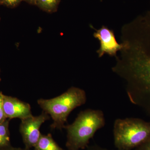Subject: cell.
I'll use <instances>...</instances> for the list:
<instances>
[{
	"instance_id": "1",
	"label": "cell",
	"mask_w": 150,
	"mask_h": 150,
	"mask_svg": "<svg viewBox=\"0 0 150 150\" xmlns=\"http://www.w3.org/2000/svg\"><path fill=\"white\" fill-rule=\"evenodd\" d=\"M105 124L102 110L87 109L81 111L72 123L65 126L67 132L66 146L68 150L86 149L90 140Z\"/></svg>"
},
{
	"instance_id": "2",
	"label": "cell",
	"mask_w": 150,
	"mask_h": 150,
	"mask_svg": "<svg viewBox=\"0 0 150 150\" xmlns=\"http://www.w3.org/2000/svg\"><path fill=\"white\" fill-rule=\"evenodd\" d=\"M86 92L79 88L71 87L61 95L49 99L40 98L37 103L52 118V129H64L69 115L74 109L85 104Z\"/></svg>"
},
{
	"instance_id": "3",
	"label": "cell",
	"mask_w": 150,
	"mask_h": 150,
	"mask_svg": "<svg viewBox=\"0 0 150 150\" xmlns=\"http://www.w3.org/2000/svg\"><path fill=\"white\" fill-rule=\"evenodd\" d=\"M113 135L116 149H135L150 137V121L139 118H118L113 124Z\"/></svg>"
},
{
	"instance_id": "4",
	"label": "cell",
	"mask_w": 150,
	"mask_h": 150,
	"mask_svg": "<svg viewBox=\"0 0 150 150\" xmlns=\"http://www.w3.org/2000/svg\"><path fill=\"white\" fill-rule=\"evenodd\" d=\"M50 115L43 111L40 115H33L21 120L19 131L25 148H34L40 139V126L45 121L50 119Z\"/></svg>"
},
{
	"instance_id": "5",
	"label": "cell",
	"mask_w": 150,
	"mask_h": 150,
	"mask_svg": "<svg viewBox=\"0 0 150 150\" xmlns=\"http://www.w3.org/2000/svg\"><path fill=\"white\" fill-rule=\"evenodd\" d=\"M93 28L95 30L93 35L94 37L98 39L100 44V47L96 51L99 58H101L105 54L116 58L117 52L123 50L126 46L124 43L119 44L118 43L114 30L107 26L103 25L98 29L93 27Z\"/></svg>"
},
{
	"instance_id": "6",
	"label": "cell",
	"mask_w": 150,
	"mask_h": 150,
	"mask_svg": "<svg viewBox=\"0 0 150 150\" xmlns=\"http://www.w3.org/2000/svg\"><path fill=\"white\" fill-rule=\"evenodd\" d=\"M3 106L7 118L21 120L32 115L30 105L16 98L3 94Z\"/></svg>"
},
{
	"instance_id": "7",
	"label": "cell",
	"mask_w": 150,
	"mask_h": 150,
	"mask_svg": "<svg viewBox=\"0 0 150 150\" xmlns=\"http://www.w3.org/2000/svg\"><path fill=\"white\" fill-rule=\"evenodd\" d=\"M34 150H65L55 142L51 134H41L40 139L34 147Z\"/></svg>"
},
{
	"instance_id": "8",
	"label": "cell",
	"mask_w": 150,
	"mask_h": 150,
	"mask_svg": "<svg viewBox=\"0 0 150 150\" xmlns=\"http://www.w3.org/2000/svg\"><path fill=\"white\" fill-rule=\"evenodd\" d=\"M10 119L0 124V149L11 146L10 135L9 130Z\"/></svg>"
},
{
	"instance_id": "9",
	"label": "cell",
	"mask_w": 150,
	"mask_h": 150,
	"mask_svg": "<svg viewBox=\"0 0 150 150\" xmlns=\"http://www.w3.org/2000/svg\"><path fill=\"white\" fill-rule=\"evenodd\" d=\"M61 0H38L36 6L40 9L49 13L58 10Z\"/></svg>"
},
{
	"instance_id": "10",
	"label": "cell",
	"mask_w": 150,
	"mask_h": 150,
	"mask_svg": "<svg viewBox=\"0 0 150 150\" xmlns=\"http://www.w3.org/2000/svg\"><path fill=\"white\" fill-rule=\"evenodd\" d=\"M24 0H1V5H4L9 8L16 7Z\"/></svg>"
},
{
	"instance_id": "11",
	"label": "cell",
	"mask_w": 150,
	"mask_h": 150,
	"mask_svg": "<svg viewBox=\"0 0 150 150\" xmlns=\"http://www.w3.org/2000/svg\"><path fill=\"white\" fill-rule=\"evenodd\" d=\"M7 119L3 106V93L0 92V124L4 122Z\"/></svg>"
},
{
	"instance_id": "12",
	"label": "cell",
	"mask_w": 150,
	"mask_h": 150,
	"mask_svg": "<svg viewBox=\"0 0 150 150\" xmlns=\"http://www.w3.org/2000/svg\"><path fill=\"white\" fill-rule=\"evenodd\" d=\"M134 150H150V137L142 145L134 149Z\"/></svg>"
},
{
	"instance_id": "13",
	"label": "cell",
	"mask_w": 150,
	"mask_h": 150,
	"mask_svg": "<svg viewBox=\"0 0 150 150\" xmlns=\"http://www.w3.org/2000/svg\"><path fill=\"white\" fill-rule=\"evenodd\" d=\"M86 149V150H110L101 147L100 146H98V145L96 144L91 145V146H88ZM122 150L118 149H117V150Z\"/></svg>"
},
{
	"instance_id": "14",
	"label": "cell",
	"mask_w": 150,
	"mask_h": 150,
	"mask_svg": "<svg viewBox=\"0 0 150 150\" xmlns=\"http://www.w3.org/2000/svg\"><path fill=\"white\" fill-rule=\"evenodd\" d=\"M0 150H31L30 149H27L25 148L24 149H21L20 148H14L11 146L5 148V149H1Z\"/></svg>"
},
{
	"instance_id": "15",
	"label": "cell",
	"mask_w": 150,
	"mask_h": 150,
	"mask_svg": "<svg viewBox=\"0 0 150 150\" xmlns=\"http://www.w3.org/2000/svg\"><path fill=\"white\" fill-rule=\"evenodd\" d=\"M37 1L38 0H24V1L26 2V3H28L30 4L36 6Z\"/></svg>"
},
{
	"instance_id": "16",
	"label": "cell",
	"mask_w": 150,
	"mask_h": 150,
	"mask_svg": "<svg viewBox=\"0 0 150 150\" xmlns=\"http://www.w3.org/2000/svg\"><path fill=\"white\" fill-rule=\"evenodd\" d=\"M148 14H149V16L150 17V11H148L147 12Z\"/></svg>"
},
{
	"instance_id": "17",
	"label": "cell",
	"mask_w": 150,
	"mask_h": 150,
	"mask_svg": "<svg viewBox=\"0 0 150 150\" xmlns=\"http://www.w3.org/2000/svg\"><path fill=\"white\" fill-rule=\"evenodd\" d=\"M0 74H1V69H0ZM1 80V77H0V81Z\"/></svg>"
},
{
	"instance_id": "18",
	"label": "cell",
	"mask_w": 150,
	"mask_h": 150,
	"mask_svg": "<svg viewBox=\"0 0 150 150\" xmlns=\"http://www.w3.org/2000/svg\"><path fill=\"white\" fill-rule=\"evenodd\" d=\"M0 6H1V0H0Z\"/></svg>"
},
{
	"instance_id": "19",
	"label": "cell",
	"mask_w": 150,
	"mask_h": 150,
	"mask_svg": "<svg viewBox=\"0 0 150 150\" xmlns=\"http://www.w3.org/2000/svg\"><path fill=\"white\" fill-rule=\"evenodd\" d=\"M0 20H1V17H0Z\"/></svg>"
}]
</instances>
